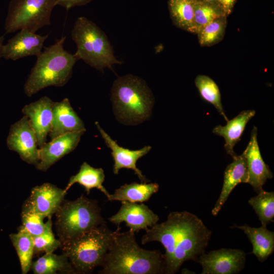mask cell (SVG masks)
<instances>
[{
	"instance_id": "cell-1",
	"label": "cell",
	"mask_w": 274,
	"mask_h": 274,
	"mask_svg": "<svg viewBox=\"0 0 274 274\" xmlns=\"http://www.w3.org/2000/svg\"><path fill=\"white\" fill-rule=\"evenodd\" d=\"M113 231L111 243L101 264L102 274L164 273L163 254L141 248L130 230Z\"/></svg>"
},
{
	"instance_id": "cell-2",
	"label": "cell",
	"mask_w": 274,
	"mask_h": 274,
	"mask_svg": "<svg viewBox=\"0 0 274 274\" xmlns=\"http://www.w3.org/2000/svg\"><path fill=\"white\" fill-rule=\"evenodd\" d=\"M65 37L45 47L37 57L24 86L25 94L31 97L49 86L62 87L71 78L73 67L79 60L63 47Z\"/></svg>"
},
{
	"instance_id": "cell-3",
	"label": "cell",
	"mask_w": 274,
	"mask_h": 274,
	"mask_svg": "<svg viewBox=\"0 0 274 274\" xmlns=\"http://www.w3.org/2000/svg\"><path fill=\"white\" fill-rule=\"evenodd\" d=\"M111 99L115 113L122 122L138 124L150 116L154 97L141 78L126 75L117 78L111 90Z\"/></svg>"
},
{
	"instance_id": "cell-4",
	"label": "cell",
	"mask_w": 274,
	"mask_h": 274,
	"mask_svg": "<svg viewBox=\"0 0 274 274\" xmlns=\"http://www.w3.org/2000/svg\"><path fill=\"white\" fill-rule=\"evenodd\" d=\"M71 37L77 46L75 54L91 67L102 72L122 63L115 56L106 33L88 18L81 16L76 19Z\"/></svg>"
},
{
	"instance_id": "cell-5",
	"label": "cell",
	"mask_w": 274,
	"mask_h": 274,
	"mask_svg": "<svg viewBox=\"0 0 274 274\" xmlns=\"http://www.w3.org/2000/svg\"><path fill=\"white\" fill-rule=\"evenodd\" d=\"M113 231L104 223L61 243L76 273H88L100 266L112 241Z\"/></svg>"
},
{
	"instance_id": "cell-6",
	"label": "cell",
	"mask_w": 274,
	"mask_h": 274,
	"mask_svg": "<svg viewBox=\"0 0 274 274\" xmlns=\"http://www.w3.org/2000/svg\"><path fill=\"white\" fill-rule=\"evenodd\" d=\"M55 215L56 232L61 243L106 223L97 201L83 195L74 200H64Z\"/></svg>"
},
{
	"instance_id": "cell-7",
	"label": "cell",
	"mask_w": 274,
	"mask_h": 274,
	"mask_svg": "<svg viewBox=\"0 0 274 274\" xmlns=\"http://www.w3.org/2000/svg\"><path fill=\"white\" fill-rule=\"evenodd\" d=\"M211 234L212 231L199 218L184 211L172 264L167 274L175 273L186 261H197L198 257L204 253Z\"/></svg>"
},
{
	"instance_id": "cell-8",
	"label": "cell",
	"mask_w": 274,
	"mask_h": 274,
	"mask_svg": "<svg viewBox=\"0 0 274 274\" xmlns=\"http://www.w3.org/2000/svg\"><path fill=\"white\" fill-rule=\"evenodd\" d=\"M56 0H11L5 23L6 33L21 29L36 32L51 23Z\"/></svg>"
},
{
	"instance_id": "cell-9",
	"label": "cell",
	"mask_w": 274,
	"mask_h": 274,
	"mask_svg": "<svg viewBox=\"0 0 274 274\" xmlns=\"http://www.w3.org/2000/svg\"><path fill=\"white\" fill-rule=\"evenodd\" d=\"M184 211L172 212L169 214L167 220L160 224L156 223L146 230L141 238L143 245L157 241L164 247L165 252L163 254L164 273H166L172 264L176 242L183 220Z\"/></svg>"
},
{
	"instance_id": "cell-10",
	"label": "cell",
	"mask_w": 274,
	"mask_h": 274,
	"mask_svg": "<svg viewBox=\"0 0 274 274\" xmlns=\"http://www.w3.org/2000/svg\"><path fill=\"white\" fill-rule=\"evenodd\" d=\"M9 150L16 152L21 159L35 166L39 161V148L36 135L25 116L13 124L7 139Z\"/></svg>"
},
{
	"instance_id": "cell-11",
	"label": "cell",
	"mask_w": 274,
	"mask_h": 274,
	"mask_svg": "<svg viewBox=\"0 0 274 274\" xmlns=\"http://www.w3.org/2000/svg\"><path fill=\"white\" fill-rule=\"evenodd\" d=\"M246 254L239 249L222 248L199 256L202 274L237 273L244 268Z\"/></svg>"
},
{
	"instance_id": "cell-12",
	"label": "cell",
	"mask_w": 274,
	"mask_h": 274,
	"mask_svg": "<svg viewBox=\"0 0 274 274\" xmlns=\"http://www.w3.org/2000/svg\"><path fill=\"white\" fill-rule=\"evenodd\" d=\"M158 216L143 202L122 201L120 209L109 218L112 223L119 226L124 222L129 230L138 232L141 230H147L159 221Z\"/></svg>"
},
{
	"instance_id": "cell-13",
	"label": "cell",
	"mask_w": 274,
	"mask_h": 274,
	"mask_svg": "<svg viewBox=\"0 0 274 274\" xmlns=\"http://www.w3.org/2000/svg\"><path fill=\"white\" fill-rule=\"evenodd\" d=\"M85 131L70 132L58 136L39 148V161L36 165L41 171L47 170L57 161L72 152Z\"/></svg>"
},
{
	"instance_id": "cell-14",
	"label": "cell",
	"mask_w": 274,
	"mask_h": 274,
	"mask_svg": "<svg viewBox=\"0 0 274 274\" xmlns=\"http://www.w3.org/2000/svg\"><path fill=\"white\" fill-rule=\"evenodd\" d=\"M95 124L104 139L106 145L111 149V155L114 161L113 172L118 175L122 168L131 169L134 172L142 183H148L149 181L136 166L138 159L147 154L151 149V147L146 146L136 150H130L118 145L111 136L101 127L98 122Z\"/></svg>"
},
{
	"instance_id": "cell-15",
	"label": "cell",
	"mask_w": 274,
	"mask_h": 274,
	"mask_svg": "<svg viewBox=\"0 0 274 274\" xmlns=\"http://www.w3.org/2000/svg\"><path fill=\"white\" fill-rule=\"evenodd\" d=\"M48 35L42 36L26 29H21L9 39L2 48L1 57L16 60L30 56L37 57L42 52Z\"/></svg>"
},
{
	"instance_id": "cell-16",
	"label": "cell",
	"mask_w": 274,
	"mask_h": 274,
	"mask_svg": "<svg viewBox=\"0 0 274 274\" xmlns=\"http://www.w3.org/2000/svg\"><path fill=\"white\" fill-rule=\"evenodd\" d=\"M54 101L47 96L25 105L22 113L27 117L34 130L39 148L46 143L52 126Z\"/></svg>"
},
{
	"instance_id": "cell-17",
	"label": "cell",
	"mask_w": 274,
	"mask_h": 274,
	"mask_svg": "<svg viewBox=\"0 0 274 274\" xmlns=\"http://www.w3.org/2000/svg\"><path fill=\"white\" fill-rule=\"evenodd\" d=\"M244 152L248 168L247 183L250 184L258 194L264 190L263 186L267 179L272 178L273 174L262 157L257 142V129L255 126L253 127L250 141Z\"/></svg>"
},
{
	"instance_id": "cell-18",
	"label": "cell",
	"mask_w": 274,
	"mask_h": 274,
	"mask_svg": "<svg viewBox=\"0 0 274 274\" xmlns=\"http://www.w3.org/2000/svg\"><path fill=\"white\" fill-rule=\"evenodd\" d=\"M66 193L64 189L49 183L32 188L26 200L32 208L45 218L56 213Z\"/></svg>"
},
{
	"instance_id": "cell-19",
	"label": "cell",
	"mask_w": 274,
	"mask_h": 274,
	"mask_svg": "<svg viewBox=\"0 0 274 274\" xmlns=\"http://www.w3.org/2000/svg\"><path fill=\"white\" fill-rule=\"evenodd\" d=\"M53 117L50 140L64 134L86 131L84 124L72 108L67 98L54 102L52 109Z\"/></svg>"
},
{
	"instance_id": "cell-20",
	"label": "cell",
	"mask_w": 274,
	"mask_h": 274,
	"mask_svg": "<svg viewBox=\"0 0 274 274\" xmlns=\"http://www.w3.org/2000/svg\"><path fill=\"white\" fill-rule=\"evenodd\" d=\"M233 159V162L228 165L225 170L221 192L211 212L213 216L218 214L237 184L248 182V168L244 151L241 155L236 156Z\"/></svg>"
},
{
	"instance_id": "cell-21",
	"label": "cell",
	"mask_w": 274,
	"mask_h": 274,
	"mask_svg": "<svg viewBox=\"0 0 274 274\" xmlns=\"http://www.w3.org/2000/svg\"><path fill=\"white\" fill-rule=\"evenodd\" d=\"M255 114L254 110L243 111L232 120L227 121L226 125H218L214 128L213 132L224 139V148L232 158L237 156L233 150L234 146L241 140L247 123Z\"/></svg>"
},
{
	"instance_id": "cell-22",
	"label": "cell",
	"mask_w": 274,
	"mask_h": 274,
	"mask_svg": "<svg viewBox=\"0 0 274 274\" xmlns=\"http://www.w3.org/2000/svg\"><path fill=\"white\" fill-rule=\"evenodd\" d=\"M242 230L253 246L252 253L258 260L264 261L274 250V232L266 227H251L247 224L236 226Z\"/></svg>"
},
{
	"instance_id": "cell-23",
	"label": "cell",
	"mask_w": 274,
	"mask_h": 274,
	"mask_svg": "<svg viewBox=\"0 0 274 274\" xmlns=\"http://www.w3.org/2000/svg\"><path fill=\"white\" fill-rule=\"evenodd\" d=\"M157 183L132 182L125 184L115 190L113 194L107 197L109 201H129L131 202H144L149 200L150 197L159 189Z\"/></svg>"
},
{
	"instance_id": "cell-24",
	"label": "cell",
	"mask_w": 274,
	"mask_h": 274,
	"mask_svg": "<svg viewBox=\"0 0 274 274\" xmlns=\"http://www.w3.org/2000/svg\"><path fill=\"white\" fill-rule=\"evenodd\" d=\"M105 179V175L102 168H94L86 162H84L78 173L70 177L64 190L67 193L74 184L78 183L85 188L87 194H89L91 189L97 188L107 197L110 193L102 185Z\"/></svg>"
},
{
	"instance_id": "cell-25",
	"label": "cell",
	"mask_w": 274,
	"mask_h": 274,
	"mask_svg": "<svg viewBox=\"0 0 274 274\" xmlns=\"http://www.w3.org/2000/svg\"><path fill=\"white\" fill-rule=\"evenodd\" d=\"M30 269L35 274L76 273L68 258L64 254L45 253L32 262Z\"/></svg>"
},
{
	"instance_id": "cell-26",
	"label": "cell",
	"mask_w": 274,
	"mask_h": 274,
	"mask_svg": "<svg viewBox=\"0 0 274 274\" xmlns=\"http://www.w3.org/2000/svg\"><path fill=\"white\" fill-rule=\"evenodd\" d=\"M168 8L173 23L177 27L196 33L193 0H168Z\"/></svg>"
},
{
	"instance_id": "cell-27",
	"label": "cell",
	"mask_w": 274,
	"mask_h": 274,
	"mask_svg": "<svg viewBox=\"0 0 274 274\" xmlns=\"http://www.w3.org/2000/svg\"><path fill=\"white\" fill-rule=\"evenodd\" d=\"M10 240L17 254L22 274H26L30 269L34 254L32 236L19 227L17 233L9 235Z\"/></svg>"
},
{
	"instance_id": "cell-28",
	"label": "cell",
	"mask_w": 274,
	"mask_h": 274,
	"mask_svg": "<svg viewBox=\"0 0 274 274\" xmlns=\"http://www.w3.org/2000/svg\"><path fill=\"white\" fill-rule=\"evenodd\" d=\"M195 84L201 97L213 105L225 120L228 121L222 105L220 90L216 83L209 77L199 75L195 79Z\"/></svg>"
},
{
	"instance_id": "cell-29",
	"label": "cell",
	"mask_w": 274,
	"mask_h": 274,
	"mask_svg": "<svg viewBox=\"0 0 274 274\" xmlns=\"http://www.w3.org/2000/svg\"><path fill=\"white\" fill-rule=\"evenodd\" d=\"M249 203L252 207L257 215L263 226L273 222L274 217V192L264 190L251 198Z\"/></svg>"
},
{
	"instance_id": "cell-30",
	"label": "cell",
	"mask_w": 274,
	"mask_h": 274,
	"mask_svg": "<svg viewBox=\"0 0 274 274\" xmlns=\"http://www.w3.org/2000/svg\"><path fill=\"white\" fill-rule=\"evenodd\" d=\"M227 16H222L209 23L196 34L201 46L210 47L221 41L224 36L227 25Z\"/></svg>"
},
{
	"instance_id": "cell-31",
	"label": "cell",
	"mask_w": 274,
	"mask_h": 274,
	"mask_svg": "<svg viewBox=\"0 0 274 274\" xmlns=\"http://www.w3.org/2000/svg\"><path fill=\"white\" fill-rule=\"evenodd\" d=\"M193 11L196 33L214 20L222 16H226L216 3L202 0H193Z\"/></svg>"
},
{
	"instance_id": "cell-32",
	"label": "cell",
	"mask_w": 274,
	"mask_h": 274,
	"mask_svg": "<svg viewBox=\"0 0 274 274\" xmlns=\"http://www.w3.org/2000/svg\"><path fill=\"white\" fill-rule=\"evenodd\" d=\"M21 216L22 224L19 227L32 237L43 231L45 226V217L37 212L26 200L22 206Z\"/></svg>"
},
{
	"instance_id": "cell-33",
	"label": "cell",
	"mask_w": 274,
	"mask_h": 274,
	"mask_svg": "<svg viewBox=\"0 0 274 274\" xmlns=\"http://www.w3.org/2000/svg\"><path fill=\"white\" fill-rule=\"evenodd\" d=\"M48 218L43 231L39 235L32 237L34 254L53 252L60 247L61 242L55 238L52 230L51 217Z\"/></svg>"
},
{
	"instance_id": "cell-34",
	"label": "cell",
	"mask_w": 274,
	"mask_h": 274,
	"mask_svg": "<svg viewBox=\"0 0 274 274\" xmlns=\"http://www.w3.org/2000/svg\"><path fill=\"white\" fill-rule=\"evenodd\" d=\"M92 0H56V6L59 5L66 10L76 6H84Z\"/></svg>"
},
{
	"instance_id": "cell-35",
	"label": "cell",
	"mask_w": 274,
	"mask_h": 274,
	"mask_svg": "<svg viewBox=\"0 0 274 274\" xmlns=\"http://www.w3.org/2000/svg\"><path fill=\"white\" fill-rule=\"evenodd\" d=\"M236 0H215L216 3L228 16L232 11Z\"/></svg>"
},
{
	"instance_id": "cell-36",
	"label": "cell",
	"mask_w": 274,
	"mask_h": 274,
	"mask_svg": "<svg viewBox=\"0 0 274 274\" xmlns=\"http://www.w3.org/2000/svg\"><path fill=\"white\" fill-rule=\"evenodd\" d=\"M5 39V35L0 36V58L1 57L2 48L3 45V42Z\"/></svg>"
},
{
	"instance_id": "cell-37",
	"label": "cell",
	"mask_w": 274,
	"mask_h": 274,
	"mask_svg": "<svg viewBox=\"0 0 274 274\" xmlns=\"http://www.w3.org/2000/svg\"><path fill=\"white\" fill-rule=\"evenodd\" d=\"M205 2H210V3H216L215 0H202Z\"/></svg>"
}]
</instances>
